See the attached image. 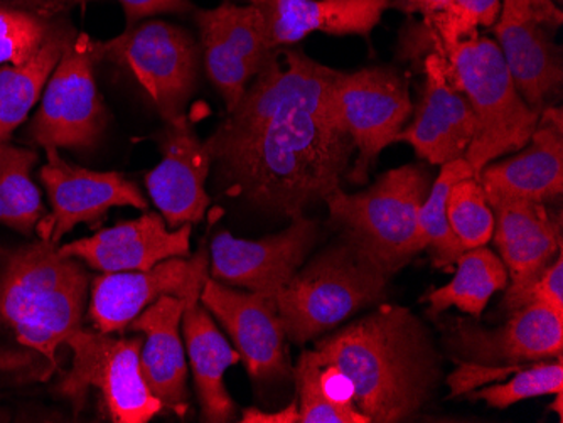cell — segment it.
<instances>
[{"instance_id": "f35d334b", "label": "cell", "mask_w": 563, "mask_h": 423, "mask_svg": "<svg viewBox=\"0 0 563 423\" xmlns=\"http://www.w3.org/2000/svg\"><path fill=\"white\" fill-rule=\"evenodd\" d=\"M452 4L454 0H391V8L405 15H422L426 31L435 30L448 18Z\"/></svg>"}, {"instance_id": "4dcf8cb0", "label": "cell", "mask_w": 563, "mask_h": 423, "mask_svg": "<svg viewBox=\"0 0 563 423\" xmlns=\"http://www.w3.org/2000/svg\"><path fill=\"white\" fill-rule=\"evenodd\" d=\"M56 27L44 11L0 4V65L30 62Z\"/></svg>"}, {"instance_id": "484cf974", "label": "cell", "mask_w": 563, "mask_h": 423, "mask_svg": "<svg viewBox=\"0 0 563 423\" xmlns=\"http://www.w3.org/2000/svg\"><path fill=\"white\" fill-rule=\"evenodd\" d=\"M75 36L68 27H56L30 62L0 65V144L11 142L12 134L27 120Z\"/></svg>"}, {"instance_id": "ab89813d", "label": "cell", "mask_w": 563, "mask_h": 423, "mask_svg": "<svg viewBox=\"0 0 563 423\" xmlns=\"http://www.w3.org/2000/svg\"><path fill=\"white\" fill-rule=\"evenodd\" d=\"M243 423H300L299 405L294 400L289 407L277 413L262 412L257 409L243 410Z\"/></svg>"}, {"instance_id": "30bf717a", "label": "cell", "mask_w": 563, "mask_h": 423, "mask_svg": "<svg viewBox=\"0 0 563 423\" xmlns=\"http://www.w3.org/2000/svg\"><path fill=\"white\" fill-rule=\"evenodd\" d=\"M331 103L341 127L353 138L357 157L347 179L363 185L379 154L397 142L412 116L408 81L391 68L338 71L331 87Z\"/></svg>"}, {"instance_id": "e0dca14e", "label": "cell", "mask_w": 563, "mask_h": 423, "mask_svg": "<svg viewBox=\"0 0 563 423\" xmlns=\"http://www.w3.org/2000/svg\"><path fill=\"white\" fill-rule=\"evenodd\" d=\"M486 198L495 214L493 240L511 277L503 308L515 312L527 308L531 283L562 251V218L550 213L545 203L530 199L488 194Z\"/></svg>"}, {"instance_id": "f546056e", "label": "cell", "mask_w": 563, "mask_h": 423, "mask_svg": "<svg viewBox=\"0 0 563 423\" xmlns=\"http://www.w3.org/2000/svg\"><path fill=\"white\" fill-rule=\"evenodd\" d=\"M449 225L464 251L486 246L495 233V214L479 179L455 182L448 196Z\"/></svg>"}, {"instance_id": "ffe728a7", "label": "cell", "mask_w": 563, "mask_h": 423, "mask_svg": "<svg viewBox=\"0 0 563 423\" xmlns=\"http://www.w3.org/2000/svg\"><path fill=\"white\" fill-rule=\"evenodd\" d=\"M423 73L422 98L397 142L412 145L417 156L432 166H444L466 156L476 135V116L463 91L449 78L448 63L441 56L427 55Z\"/></svg>"}, {"instance_id": "1f68e13d", "label": "cell", "mask_w": 563, "mask_h": 423, "mask_svg": "<svg viewBox=\"0 0 563 423\" xmlns=\"http://www.w3.org/2000/svg\"><path fill=\"white\" fill-rule=\"evenodd\" d=\"M506 383L471 391V400H483L493 409H508L534 397H549L563 391V358L539 361L518 369Z\"/></svg>"}, {"instance_id": "60d3db41", "label": "cell", "mask_w": 563, "mask_h": 423, "mask_svg": "<svg viewBox=\"0 0 563 423\" xmlns=\"http://www.w3.org/2000/svg\"><path fill=\"white\" fill-rule=\"evenodd\" d=\"M30 2L47 5V8H66V5L73 4H87L90 0H30Z\"/></svg>"}, {"instance_id": "7bdbcfd3", "label": "cell", "mask_w": 563, "mask_h": 423, "mask_svg": "<svg viewBox=\"0 0 563 423\" xmlns=\"http://www.w3.org/2000/svg\"><path fill=\"white\" fill-rule=\"evenodd\" d=\"M9 415H5L4 412H0V422H8Z\"/></svg>"}, {"instance_id": "d6986e66", "label": "cell", "mask_w": 563, "mask_h": 423, "mask_svg": "<svg viewBox=\"0 0 563 423\" xmlns=\"http://www.w3.org/2000/svg\"><path fill=\"white\" fill-rule=\"evenodd\" d=\"M445 326L448 349L461 361L505 366L563 358V318L539 302L511 312L499 330L466 321Z\"/></svg>"}, {"instance_id": "4316f807", "label": "cell", "mask_w": 563, "mask_h": 423, "mask_svg": "<svg viewBox=\"0 0 563 423\" xmlns=\"http://www.w3.org/2000/svg\"><path fill=\"white\" fill-rule=\"evenodd\" d=\"M455 265L454 279L427 296L430 312L438 315L457 308L464 314L481 318L489 299L508 286L506 265L488 246L463 252Z\"/></svg>"}, {"instance_id": "f1b7e54d", "label": "cell", "mask_w": 563, "mask_h": 423, "mask_svg": "<svg viewBox=\"0 0 563 423\" xmlns=\"http://www.w3.org/2000/svg\"><path fill=\"white\" fill-rule=\"evenodd\" d=\"M476 178L473 167L466 157L451 160L441 166L438 179L430 186L429 194L423 201L419 213V246L420 252L429 251L433 265L438 268H449L463 255V245L455 238L449 225L448 204L449 191L455 182L463 179ZM477 179V178H476Z\"/></svg>"}, {"instance_id": "7402d4cb", "label": "cell", "mask_w": 563, "mask_h": 423, "mask_svg": "<svg viewBox=\"0 0 563 423\" xmlns=\"http://www.w3.org/2000/svg\"><path fill=\"white\" fill-rule=\"evenodd\" d=\"M484 194L550 203L563 192V113L545 107L530 141L509 159L481 170Z\"/></svg>"}, {"instance_id": "b9f144b4", "label": "cell", "mask_w": 563, "mask_h": 423, "mask_svg": "<svg viewBox=\"0 0 563 423\" xmlns=\"http://www.w3.org/2000/svg\"><path fill=\"white\" fill-rule=\"evenodd\" d=\"M562 402H563V391H560V393L555 394V403H552V410H553V412L556 413V415H559L560 420H563Z\"/></svg>"}, {"instance_id": "44dd1931", "label": "cell", "mask_w": 563, "mask_h": 423, "mask_svg": "<svg viewBox=\"0 0 563 423\" xmlns=\"http://www.w3.org/2000/svg\"><path fill=\"white\" fill-rule=\"evenodd\" d=\"M63 257L78 258L103 274L144 271L169 258L191 255V225L169 230L163 214H142L93 236L58 246Z\"/></svg>"}, {"instance_id": "d6a6232c", "label": "cell", "mask_w": 563, "mask_h": 423, "mask_svg": "<svg viewBox=\"0 0 563 423\" xmlns=\"http://www.w3.org/2000/svg\"><path fill=\"white\" fill-rule=\"evenodd\" d=\"M503 0H454L448 18L435 30L426 31L430 53L445 58L459 43L476 36L479 27H493L498 21ZM429 53V55H430Z\"/></svg>"}, {"instance_id": "83f0119b", "label": "cell", "mask_w": 563, "mask_h": 423, "mask_svg": "<svg viewBox=\"0 0 563 423\" xmlns=\"http://www.w3.org/2000/svg\"><path fill=\"white\" fill-rule=\"evenodd\" d=\"M37 159L31 148L18 147L11 142L0 144V225L25 236L33 235L37 223L49 213L40 188L31 178Z\"/></svg>"}, {"instance_id": "74e56055", "label": "cell", "mask_w": 563, "mask_h": 423, "mask_svg": "<svg viewBox=\"0 0 563 423\" xmlns=\"http://www.w3.org/2000/svg\"><path fill=\"white\" fill-rule=\"evenodd\" d=\"M319 391L322 397L331 402L332 405L346 407V409H356L354 407V385L346 372L334 365H321L318 378Z\"/></svg>"}, {"instance_id": "8fae6325", "label": "cell", "mask_w": 563, "mask_h": 423, "mask_svg": "<svg viewBox=\"0 0 563 423\" xmlns=\"http://www.w3.org/2000/svg\"><path fill=\"white\" fill-rule=\"evenodd\" d=\"M560 24L562 11L555 0H503L493 26L518 91L539 113L562 88V52L552 40Z\"/></svg>"}, {"instance_id": "836d02e7", "label": "cell", "mask_w": 563, "mask_h": 423, "mask_svg": "<svg viewBox=\"0 0 563 423\" xmlns=\"http://www.w3.org/2000/svg\"><path fill=\"white\" fill-rule=\"evenodd\" d=\"M321 361L314 349L303 352L294 368L297 394H299L300 423H372L356 409L332 405L319 391L318 378Z\"/></svg>"}, {"instance_id": "9a60e30c", "label": "cell", "mask_w": 563, "mask_h": 423, "mask_svg": "<svg viewBox=\"0 0 563 423\" xmlns=\"http://www.w3.org/2000/svg\"><path fill=\"white\" fill-rule=\"evenodd\" d=\"M210 277V252L199 246L196 255L169 258L144 271L101 274L90 282L88 315L101 333H123L144 309L161 297L189 299L201 296Z\"/></svg>"}, {"instance_id": "3957f363", "label": "cell", "mask_w": 563, "mask_h": 423, "mask_svg": "<svg viewBox=\"0 0 563 423\" xmlns=\"http://www.w3.org/2000/svg\"><path fill=\"white\" fill-rule=\"evenodd\" d=\"M314 352L321 365L346 372L356 391L354 407L376 423L413 419L442 380V358L432 334L401 305H379L316 341Z\"/></svg>"}, {"instance_id": "52a82bcc", "label": "cell", "mask_w": 563, "mask_h": 423, "mask_svg": "<svg viewBox=\"0 0 563 423\" xmlns=\"http://www.w3.org/2000/svg\"><path fill=\"white\" fill-rule=\"evenodd\" d=\"M142 344L144 337L125 339L78 327L65 339V346L73 352V366L56 393L69 400L78 415L87 403L88 391L95 388L112 422H151L164 407L142 377Z\"/></svg>"}, {"instance_id": "ba28073f", "label": "cell", "mask_w": 563, "mask_h": 423, "mask_svg": "<svg viewBox=\"0 0 563 423\" xmlns=\"http://www.w3.org/2000/svg\"><path fill=\"white\" fill-rule=\"evenodd\" d=\"M95 62L109 59L137 78L163 116L174 122L198 84L199 46L195 37L167 21H142L110 41H91Z\"/></svg>"}, {"instance_id": "277c9868", "label": "cell", "mask_w": 563, "mask_h": 423, "mask_svg": "<svg viewBox=\"0 0 563 423\" xmlns=\"http://www.w3.org/2000/svg\"><path fill=\"white\" fill-rule=\"evenodd\" d=\"M391 274L341 238L297 271L277 301L287 341L306 344L387 293Z\"/></svg>"}, {"instance_id": "5bb4252c", "label": "cell", "mask_w": 563, "mask_h": 423, "mask_svg": "<svg viewBox=\"0 0 563 423\" xmlns=\"http://www.w3.org/2000/svg\"><path fill=\"white\" fill-rule=\"evenodd\" d=\"M201 302L232 337L252 380L294 378L287 336L275 297L236 289L208 277Z\"/></svg>"}, {"instance_id": "6da1fadb", "label": "cell", "mask_w": 563, "mask_h": 423, "mask_svg": "<svg viewBox=\"0 0 563 423\" xmlns=\"http://www.w3.org/2000/svg\"><path fill=\"white\" fill-rule=\"evenodd\" d=\"M336 73L300 49H272L205 142L228 196L294 218L341 189L356 148L332 110Z\"/></svg>"}, {"instance_id": "9c48e42d", "label": "cell", "mask_w": 563, "mask_h": 423, "mask_svg": "<svg viewBox=\"0 0 563 423\" xmlns=\"http://www.w3.org/2000/svg\"><path fill=\"white\" fill-rule=\"evenodd\" d=\"M88 34H76L51 73L40 110L30 122L27 138L43 148L90 153L107 129V109L93 73Z\"/></svg>"}, {"instance_id": "7a4b0ae2", "label": "cell", "mask_w": 563, "mask_h": 423, "mask_svg": "<svg viewBox=\"0 0 563 423\" xmlns=\"http://www.w3.org/2000/svg\"><path fill=\"white\" fill-rule=\"evenodd\" d=\"M58 246H0V375L15 383L49 380L59 347L84 322L90 274Z\"/></svg>"}, {"instance_id": "cb8c5ba5", "label": "cell", "mask_w": 563, "mask_h": 423, "mask_svg": "<svg viewBox=\"0 0 563 423\" xmlns=\"http://www.w3.org/2000/svg\"><path fill=\"white\" fill-rule=\"evenodd\" d=\"M186 301L179 297H161L126 327L145 334L141 371L148 390L163 403L164 410L181 416L188 410V365L181 337Z\"/></svg>"}, {"instance_id": "d4e9b609", "label": "cell", "mask_w": 563, "mask_h": 423, "mask_svg": "<svg viewBox=\"0 0 563 423\" xmlns=\"http://www.w3.org/2000/svg\"><path fill=\"white\" fill-rule=\"evenodd\" d=\"M181 327L202 422H233L236 403L223 380L227 369L240 361L239 352L224 339L211 312L199 302V296L189 297L186 301Z\"/></svg>"}, {"instance_id": "d590c367", "label": "cell", "mask_w": 563, "mask_h": 423, "mask_svg": "<svg viewBox=\"0 0 563 423\" xmlns=\"http://www.w3.org/2000/svg\"><path fill=\"white\" fill-rule=\"evenodd\" d=\"M547 305L563 318V254L562 251L553 258L552 264L540 274L539 279L531 283L527 292V305Z\"/></svg>"}, {"instance_id": "7c38bea8", "label": "cell", "mask_w": 563, "mask_h": 423, "mask_svg": "<svg viewBox=\"0 0 563 423\" xmlns=\"http://www.w3.org/2000/svg\"><path fill=\"white\" fill-rule=\"evenodd\" d=\"M46 156L40 181L46 188L51 211L37 223L41 240L59 245L63 236L81 223L98 232L112 208L147 211L141 189L123 174L73 166L59 156L58 148H47Z\"/></svg>"}, {"instance_id": "5b68a950", "label": "cell", "mask_w": 563, "mask_h": 423, "mask_svg": "<svg viewBox=\"0 0 563 423\" xmlns=\"http://www.w3.org/2000/svg\"><path fill=\"white\" fill-rule=\"evenodd\" d=\"M430 186L426 166L407 164L382 174L365 191L338 189L324 203L341 238L394 276L420 252L419 213Z\"/></svg>"}, {"instance_id": "8992f818", "label": "cell", "mask_w": 563, "mask_h": 423, "mask_svg": "<svg viewBox=\"0 0 563 423\" xmlns=\"http://www.w3.org/2000/svg\"><path fill=\"white\" fill-rule=\"evenodd\" d=\"M442 59L476 116V135L464 157L477 178L488 164L528 144L540 113L525 102L496 41L476 34Z\"/></svg>"}, {"instance_id": "e575fe53", "label": "cell", "mask_w": 563, "mask_h": 423, "mask_svg": "<svg viewBox=\"0 0 563 423\" xmlns=\"http://www.w3.org/2000/svg\"><path fill=\"white\" fill-rule=\"evenodd\" d=\"M523 368V365H481V363L463 361L448 377V387L451 397L471 393L483 385L492 381L508 380L514 372Z\"/></svg>"}, {"instance_id": "603a6c76", "label": "cell", "mask_w": 563, "mask_h": 423, "mask_svg": "<svg viewBox=\"0 0 563 423\" xmlns=\"http://www.w3.org/2000/svg\"><path fill=\"white\" fill-rule=\"evenodd\" d=\"M264 18L271 49L300 43L309 34L368 37L391 0H250Z\"/></svg>"}, {"instance_id": "2e32d148", "label": "cell", "mask_w": 563, "mask_h": 423, "mask_svg": "<svg viewBox=\"0 0 563 423\" xmlns=\"http://www.w3.org/2000/svg\"><path fill=\"white\" fill-rule=\"evenodd\" d=\"M195 19L208 78L220 91L227 112H232L271 55L264 18L250 2L239 5L223 0L217 9L196 11Z\"/></svg>"}, {"instance_id": "8d00e7d4", "label": "cell", "mask_w": 563, "mask_h": 423, "mask_svg": "<svg viewBox=\"0 0 563 423\" xmlns=\"http://www.w3.org/2000/svg\"><path fill=\"white\" fill-rule=\"evenodd\" d=\"M125 12L126 27L159 14H189L195 5L189 0H119Z\"/></svg>"}, {"instance_id": "ac0fdd59", "label": "cell", "mask_w": 563, "mask_h": 423, "mask_svg": "<svg viewBox=\"0 0 563 423\" xmlns=\"http://www.w3.org/2000/svg\"><path fill=\"white\" fill-rule=\"evenodd\" d=\"M161 163L145 176V188L152 203L166 220L167 229L196 225L211 204L207 191L211 170L210 154L199 141L188 115L174 122L157 135Z\"/></svg>"}, {"instance_id": "4fadbf2b", "label": "cell", "mask_w": 563, "mask_h": 423, "mask_svg": "<svg viewBox=\"0 0 563 423\" xmlns=\"http://www.w3.org/2000/svg\"><path fill=\"white\" fill-rule=\"evenodd\" d=\"M318 236V223L306 214L290 218L284 232L261 240L217 233L210 245V277L236 289L277 297L300 270Z\"/></svg>"}]
</instances>
